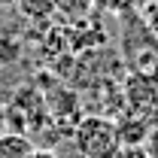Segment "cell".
<instances>
[{"mask_svg": "<svg viewBox=\"0 0 158 158\" xmlns=\"http://www.w3.org/2000/svg\"><path fill=\"white\" fill-rule=\"evenodd\" d=\"M73 143L79 158H116L122 149L118 125L106 116H85L73 128Z\"/></svg>", "mask_w": 158, "mask_h": 158, "instance_id": "6da1fadb", "label": "cell"}, {"mask_svg": "<svg viewBox=\"0 0 158 158\" xmlns=\"http://www.w3.org/2000/svg\"><path fill=\"white\" fill-rule=\"evenodd\" d=\"M125 94H128V103H131V113L143 116L149 106L158 103V79H152V73L134 70L125 82Z\"/></svg>", "mask_w": 158, "mask_h": 158, "instance_id": "7a4b0ae2", "label": "cell"}, {"mask_svg": "<svg viewBox=\"0 0 158 158\" xmlns=\"http://www.w3.org/2000/svg\"><path fill=\"white\" fill-rule=\"evenodd\" d=\"M116 125H118V140H122V146H140V143H146L149 131H152V125L140 116V113H128V116L122 118V122H116Z\"/></svg>", "mask_w": 158, "mask_h": 158, "instance_id": "3957f363", "label": "cell"}, {"mask_svg": "<svg viewBox=\"0 0 158 158\" xmlns=\"http://www.w3.org/2000/svg\"><path fill=\"white\" fill-rule=\"evenodd\" d=\"M15 9L31 24H46L55 15V0H15Z\"/></svg>", "mask_w": 158, "mask_h": 158, "instance_id": "277c9868", "label": "cell"}, {"mask_svg": "<svg viewBox=\"0 0 158 158\" xmlns=\"http://www.w3.org/2000/svg\"><path fill=\"white\" fill-rule=\"evenodd\" d=\"M37 146L31 143V137H24L19 131H3L0 134V158H31Z\"/></svg>", "mask_w": 158, "mask_h": 158, "instance_id": "5b68a950", "label": "cell"}, {"mask_svg": "<svg viewBox=\"0 0 158 158\" xmlns=\"http://www.w3.org/2000/svg\"><path fill=\"white\" fill-rule=\"evenodd\" d=\"M94 9V0H55V12L67 21H82Z\"/></svg>", "mask_w": 158, "mask_h": 158, "instance_id": "8992f818", "label": "cell"}, {"mask_svg": "<svg viewBox=\"0 0 158 158\" xmlns=\"http://www.w3.org/2000/svg\"><path fill=\"white\" fill-rule=\"evenodd\" d=\"M143 24L158 37V0H149V3H146V9H143Z\"/></svg>", "mask_w": 158, "mask_h": 158, "instance_id": "52a82bcc", "label": "cell"}, {"mask_svg": "<svg viewBox=\"0 0 158 158\" xmlns=\"http://www.w3.org/2000/svg\"><path fill=\"white\" fill-rule=\"evenodd\" d=\"M94 6H100V9H110L113 15H118V12H125L128 0H94Z\"/></svg>", "mask_w": 158, "mask_h": 158, "instance_id": "ba28073f", "label": "cell"}, {"mask_svg": "<svg viewBox=\"0 0 158 158\" xmlns=\"http://www.w3.org/2000/svg\"><path fill=\"white\" fill-rule=\"evenodd\" d=\"M143 146H146V155H149V158H158V125L149 131V137H146Z\"/></svg>", "mask_w": 158, "mask_h": 158, "instance_id": "9c48e42d", "label": "cell"}, {"mask_svg": "<svg viewBox=\"0 0 158 158\" xmlns=\"http://www.w3.org/2000/svg\"><path fill=\"white\" fill-rule=\"evenodd\" d=\"M3 131H9V110L0 103V134H3Z\"/></svg>", "mask_w": 158, "mask_h": 158, "instance_id": "30bf717a", "label": "cell"}, {"mask_svg": "<svg viewBox=\"0 0 158 158\" xmlns=\"http://www.w3.org/2000/svg\"><path fill=\"white\" fill-rule=\"evenodd\" d=\"M31 158H58V155H55L52 149H34V152H31Z\"/></svg>", "mask_w": 158, "mask_h": 158, "instance_id": "8fae6325", "label": "cell"}, {"mask_svg": "<svg viewBox=\"0 0 158 158\" xmlns=\"http://www.w3.org/2000/svg\"><path fill=\"white\" fill-rule=\"evenodd\" d=\"M0 6H15V0H0Z\"/></svg>", "mask_w": 158, "mask_h": 158, "instance_id": "7c38bea8", "label": "cell"}]
</instances>
